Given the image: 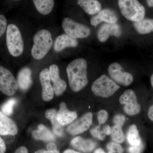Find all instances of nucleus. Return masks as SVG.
<instances>
[{
	"mask_svg": "<svg viewBox=\"0 0 153 153\" xmlns=\"http://www.w3.org/2000/svg\"><path fill=\"white\" fill-rule=\"evenodd\" d=\"M87 68V61L82 58L75 59L67 66L66 72L69 85L73 91H80L88 83Z\"/></svg>",
	"mask_w": 153,
	"mask_h": 153,
	"instance_id": "1",
	"label": "nucleus"
},
{
	"mask_svg": "<svg viewBox=\"0 0 153 153\" xmlns=\"http://www.w3.org/2000/svg\"><path fill=\"white\" fill-rule=\"evenodd\" d=\"M33 42L31 54L36 60L44 58L51 49L53 43L51 33L46 30H40L36 33Z\"/></svg>",
	"mask_w": 153,
	"mask_h": 153,
	"instance_id": "2",
	"label": "nucleus"
},
{
	"mask_svg": "<svg viewBox=\"0 0 153 153\" xmlns=\"http://www.w3.org/2000/svg\"><path fill=\"white\" fill-rule=\"evenodd\" d=\"M118 5L122 14L126 19L134 22L144 19L146 10L142 4L136 0H120Z\"/></svg>",
	"mask_w": 153,
	"mask_h": 153,
	"instance_id": "3",
	"label": "nucleus"
},
{
	"mask_svg": "<svg viewBox=\"0 0 153 153\" xmlns=\"http://www.w3.org/2000/svg\"><path fill=\"white\" fill-rule=\"evenodd\" d=\"M6 44L9 52L13 57H19L24 52V41L21 32L16 25L10 24L8 26Z\"/></svg>",
	"mask_w": 153,
	"mask_h": 153,
	"instance_id": "4",
	"label": "nucleus"
},
{
	"mask_svg": "<svg viewBox=\"0 0 153 153\" xmlns=\"http://www.w3.org/2000/svg\"><path fill=\"white\" fill-rule=\"evenodd\" d=\"M120 88L119 85L105 74H102L96 79L91 87V91L94 95L104 98L111 96Z\"/></svg>",
	"mask_w": 153,
	"mask_h": 153,
	"instance_id": "5",
	"label": "nucleus"
},
{
	"mask_svg": "<svg viewBox=\"0 0 153 153\" xmlns=\"http://www.w3.org/2000/svg\"><path fill=\"white\" fill-rule=\"evenodd\" d=\"M17 80L10 70L0 66V91L5 95L11 96L18 90Z\"/></svg>",
	"mask_w": 153,
	"mask_h": 153,
	"instance_id": "6",
	"label": "nucleus"
},
{
	"mask_svg": "<svg viewBox=\"0 0 153 153\" xmlns=\"http://www.w3.org/2000/svg\"><path fill=\"white\" fill-rule=\"evenodd\" d=\"M62 27L66 35L74 39L87 38L90 35V29L86 25L66 18L62 22Z\"/></svg>",
	"mask_w": 153,
	"mask_h": 153,
	"instance_id": "7",
	"label": "nucleus"
},
{
	"mask_svg": "<svg viewBox=\"0 0 153 153\" xmlns=\"http://www.w3.org/2000/svg\"><path fill=\"white\" fill-rule=\"evenodd\" d=\"M119 102L124 105V111L128 115H135L140 112L141 106L138 102L136 94L131 89L126 90L120 96Z\"/></svg>",
	"mask_w": 153,
	"mask_h": 153,
	"instance_id": "8",
	"label": "nucleus"
},
{
	"mask_svg": "<svg viewBox=\"0 0 153 153\" xmlns=\"http://www.w3.org/2000/svg\"><path fill=\"white\" fill-rule=\"evenodd\" d=\"M108 71L110 77L117 84L128 86L133 81L132 75L125 71L119 63H111L108 67Z\"/></svg>",
	"mask_w": 153,
	"mask_h": 153,
	"instance_id": "9",
	"label": "nucleus"
},
{
	"mask_svg": "<svg viewBox=\"0 0 153 153\" xmlns=\"http://www.w3.org/2000/svg\"><path fill=\"white\" fill-rule=\"evenodd\" d=\"M93 114L88 112L68 126L66 131L71 135H76L84 132L90 128L92 123Z\"/></svg>",
	"mask_w": 153,
	"mask_h": 153,
	"instance_id": "10",
	"label": "nucleus"
},
{
	"mask_svg": "<svg viewBox=\"0 0 153 153\" xmlns=\"http://www.w3.org/2000/svg\"><path fill=\"white\" fill-rule=\"evenodd\" d=\"M49 71L50 79L53 83L54 93L57 96L62 95L66 90L67 84L60 77L58 66L55 64H52L49 67Z\"/></svg>",
	"mask_w": 153,
	"mask_h": 153,
	"instance_id": "11",
	"label": "nucleus"
},
{
	"mask_svg": "<svg viewBox=\"0 0 153 153\" xmlns=\"http://www.w3.org/2000/svg\"><path fill=\"white\" fill-rule=\"evenodd\" d=\"M39 79L42 87V97L45 101H49L54 97V92L53 86L50 83L49 69L45 68L39 74Z\"/></svg>",
	"mask_w": 153,
	"mask_h": 153,
	"instance_id": "12",
	"label": "nucleus"
},
{
	"mask_svg": "<svg viewBox=\"0 0 153 153\" xmlns=\"http://www.w3.org/2000/svg\"><path fill=\"white\" fill-rule=\"evenodd\" d=\"M120 26L116 23H105L101 25L97 33V38L100 42H105L110 36L119 37L121 35Z\"/></svg>",
	"mask_w": 153,
	"mask_h": 153,
	"instance_id": "13",
	"label": "nucleus"
},
{
	"mask_svg": "<svg viewBox=\"0 0 153 153\" xmlns=\"http://www.w3.org/2000/svg\"><path fill=\"white\" fill-rule=\"evenodd\" d=\"M118 21V17L114 11L110 9L101 10L97 15L91 19V24L97 26L102 22L108 24H115Z\"/></svg>",
	"mask_w": 153,
	"mask_h": 153,
	"instance_id": "14",
	"label": "nucleus"
},
{
	"mask_svg": "<svg viewBox=\"0 0 153 153\" xmlns=\"http://www.w3.org/2000/svg\"><path fill=\"white\" fill-rule=\"evenodd\" d=\"M18 132V127L15 122L0 111V135L14 136Z\"/></svg>",
	"mask_w": 153,
	"mask_h": 153,
	"instance_id": "15",
	"label": "nucleus"
},
{
	"mask_svg": "<svg viewBox=\"0 0 153 153\" xmlns=\"http://www.w3.org/2000/svg\"><path fill=\"white\" fill-rule=\"evenodd\" d=\"M76 117V113L69 111L65 102L60 103V109L57 112V119L61 125L65 126L72 123Z\"/></svg>",
	"mask_w": 153,
	"mask_h": 153,
	"instance_id": "16",
	"label": "nucleus"
},
{
	"mask_svg": "<svg viewBox=\"0 0 153 153\" xmlns=\"http://www.w3.org/2000/svg\"><path fill=\"white\" fill-rule=\"evenodd\" d=\"M71 144L73 147L85 153L91 152L97 146V143L94 141L85 139L80 137H76L73 139L71 141Z\"/></svg>",
	"mask_w": 153,
	"mask_h": 153,
	"instance_id": "17",
	"label": "nucleus"
},
{
	"mask_svg": "<svg viewBox=\"0 0 153 153\" xmlns=\"http://www.w3.org/2000/svg\"><path fill=\"white\" fill-rule=\"evenodd\" d=\"M78 44V41L66 34L58 36L55 40L54 49L56 52H60L66 47H76Z\"/></svg>",
	"mask_w": 153,
	"mask_h": 153,
	"instance_id": "18",
	"label": "nucleus"
},
{
	"mask_svg": "<svg viewBox=\"0 0 153 153\" xmlns=\"http://www.w3.org/2000/svg\"><path fill=\"white\" fill-rule=\"evenodd\" d=\"M31 74V70L27 67H25L19 71L17 78V82L18 86L21 90L25 91L30 88L32 84Z\"/></svg>",
	"mask_w": 153,
	"mask_h": 153,
	"instance_id": "19",
	"label": "nucleus"
},
{
	"mask_svg": "<svg viewBox=\"0 0 153 153\" xmlns=\"http://www.w3.org/2000/svg\"><path fill=\"white\" fill-rule=\"evenodd\" d=\"M78 3L82 10L88 15H95L101 10V4L96 0H79Z\"/></svg>",
	"mask_w": 153,
	"mask_h": 153,
	"instance_id": "20",
	"label": "nucleus"
},
{
	"mask_svg": "<svg viewBox=\"0 0 153 153\" xmlns=\"http://www.w3.org/2000/svg\"><path fill=\"white\" fill-rule=\"evenodd\" d=\"M45 116L52 123L54 133L58 136H63L64 134L63 126L57 120V111L54 109L48 110L45 112Z\"/></svg>",
	"mask_w": 153,
	"mask_h": 153,
	"instance_id": "21",
	"label": "nucleus"
},
{
	"mask_svg": "<svg viewBox=\"0 0 153 153\" xmlns=\"http://www.w3.org/2000/svg\"><path fill=\"white\" fill-rule=\"evenodd\" d=\"M33 136L35 139L45 141H52L55 140V137L49 128L42 124L38 126V129L33 132Z\"/></svg>",
	"mask_w": 153,
	"mask_h": 153,
	"instance_id": "22",
	"label": "nucleus"
},
{
	"mask_svg": "<svg viewBox=\"0 0 153 153\" xmlns=\"http://www.w3.org/2000/svg\"><path fill=\"white\" fill-rule=\"evenodd\" d=\"M134 27L140 34H149L153 32V19H144L140 22H134Z\"/></svg>",
	"mask_w": 153,
	"mask_h": 153,
	"instance_id": "23",
	"label": "nucleus"
},
{
	"mask_svg": "<svg viewBox=\"0 0 153 153\" xmlns=\"http://www.w3.org/2000/svg\"><path fill=\"white\" fill-rule=\"evenodd\" d=\"M33 1L36 10L44 15L50 13L55 4L53 0H34Z\"/></svg>",
	"mask_w": 153,
	"mask_h": 153,
	"instance_id": "24",
	"label": "nucleus"
},
{
	"mask_svg": "<svg viewBox=\"0 0 153 153\" xmlns=\"http://www.w3.org/2000/svg\"><path fill=\"white\" fill-rule=\"evenodd\" d=\"M128 142L131 146H138L142 143L139 132L135 125L130 126L126 135Z\"/></svg>",
	"mask_w": 153,
	"mask_h": 153,
	"instance_id": "25",
	"label": "nucleus"
},
{
	"mask_svg": "<svg viewBox=\"0 0 153 153\" xmlns=\"http://www.w3.org/2000/svg\"><path fill=\"white\" fill-rule=\"evenodd\" d=\"M111 135L113 140L115 143H123L125 138L122 127L114 125L111 128Z\"/></svg>",
	"mask_w": 153,
	"mask_h": 153,
	"instance_id": "26",
	"label": "nucleus"
},
{
	"mask_svg": "<svg viewBox=\"0 0 153 153\" xmlns=\"http://www.w3.org/2000/svg\"><path fill=\"white\" fill-rule=\"evenodd\" d=\"M17 100L15 98H11L3 105L1 110L2 112L7 116H10L13 114V108L16 104Z\"/></svg>",
	"mask_w": 153,
	"mask_h": 153,
	"instance_id": "27",
	"label": "nucleus"
},
{
	"mask_svg": "<svg viewBox=\"0 0 153 153\" xmlns=\"http://www.w3.org/2000/svg\"><path fill=\"white\" fill-rule=\"evenodd\" d=\"M100 125H99L91 130V135L94 138L98 139L101 140H102L105 138V134L103 128L102 129L100 127Z\"/></svg>",
	"mask_w": 153,
	"mask_h": 153,
	"instance_id": "28",
	"label": "nucleus"
},
{
	"mask_svg": "<svg viewBox=\"0 0 153 153\" xmlns=\"http://www.w3.org/2000/svg\"><path fill=\"white\" fill-rule=\"evenodd\" d=\"M106 147L109 151L114 153H123V148L117 143L110 142L107 145Z\"/></svg>",
	"mask_w": 153,
	"mask_h": 153,
	"instance_id": "29",
	"label": "nucleus"
},
{
	"mask_svg": "<svg viewBox=\"0 0 153 153\" xmlns=\"http://www.w3.org/2000/svg\"><path fill=\"white\" fill-rule=\"evenodd\" d=\"M108 113L106 111L101 110L99 111L97 114V120L99 125L103 124L106 122L108 118Z\"/></svg>",
	"mask_w": 153,
	"mask_h": 153,
	"instance_id": "30",
	"label": "nucleus"
},
{
	"mask_svg": "<svg viewBox=\"0 0 153 153\" xmlns=\"http://www.w3.org/2000/svg\"><path fill=\"white\" fill-rule=\"evenodd\" d=\"M115 125L122 127L126 121V117L123 115L118 114L116 115L113 120Z\"/></svg>",
	"mask_w": 153,
	"mask_h": 153,
	"instance_id": "31",
	"label": "nucleus"
},
{
	"mask_svg": "<svg viewBox=\"0 0 153 153\" xmlns=\"http://www.w3.org/2000/svg\"><path fill=\"white\" fill-rule=\"evenodd\" d=\"M7 20L3 15H0V38L5 32L7 29Z\"/></svg>",
	"mask_w": 153,
	"mask_h": 153,
	"instance_id": "32",
	"label": "nucleus"
},
{
	"mask_svg": "<svg viewBox=\"0 0 153 153\" xmlns=\"http://www.w3.org/2000/svg\"><path fill=\"white\" fill-rule=\"evenodd\" d=\"M144 145L143 143L138 146H131L129 147L128 149V153H141Z\"/></svg>",
	"mask_w": 153,
	"mask_h": 153,
	"instance_id": "33",
	"label": "nucleus"
},
{
	"mask_svg": "<svg viewBox=\"0 0 153 153\" xmlns=\"http://www.w3.org/2000/svg\"><path fill=\"white\" fill-rule=\"evenodd\" d=\"M47 151H55L57 150V146L55 143H50L47 146Z\"/></svg>",
	"mask_w": 153,
	"mask_h": 153,
	"instance_id": "34",
	"label": "nucleus"
},
{
	"mask_svg": "<svg viewBox=\"0 0 153 153\" xmlns=\"http://www.w3.org/2000/svg\"><path fill=\"white\" fill-rule=\"evenodd\" d=\"M6 151L5 143L4 140L0 137V153H4Z\"/></svg>",
	"mask_w": 153,
	"mask_h": 153,
	"instance_id": "35",
	"label": "nucleus"
},
{
	"mask_svg": "<svg viewBox=\"0 0 153 153\" xmlns=\"http://www.w3.org/2000/svg\"><path fill=\"white\" fill-rule=\"evenodd\" d=\"M15 153H28V150L25 147L22 146L17 149Z\"/></svg>",
	"mask_w": 153,
	"mask_h": 153,
	"instance_id": "36",
	"label": "nucleus"
},
{
	"mask_svg": "<svg viewBox=\"0 0 153 153\" xmlns=\"http://www.w3.org/2000/svg\"><path fill=\"white\" fill-rule=\"evenodd\" d=\"M148 115L149 118L153 122V105L148 110Z\"/></svg>",
	"mask_w": 153,
	"mask_h": 153,
	"instance_id": "37",
	"label": "nucleus"
},
{
	"mask_svg": "<svg viewBox=\"0 0 153 153\" xmlns=\"http://www.w3.org/2000/svg\"><path fill=\"white\" fill-rule=\"evenodd\" d=\"M103 130H104L105 132L106 135H111V128L109 126L106 125L103 126Z\"/></svg>",
	"mask_w": 153,
	"mask_h": 153,
	"instance_id": "38",
	"label": "nucleus"
},
{
	"mask_svg": "<svg viewBox=\"0 0 153 153\" xmlns=\"http://www.w3.org/2000/svg\"><path fill=\"white\" fill-rule=\"evenodd\" d=\"M35 153H60L58 151H49L44 150H39L36 151Z\"/></svg>",
	"mask_w": 153,
	"mask_h": 153,
	"instance_id": "39",
	"label": "nucleus"
},
{
	"mask_svg": "<svg viewBox=\"0 0 153 153\" xmlns=\"http://www.w3.org/2000/svg\"><path fill=\"white\" fill-rule=\"evenodd\" d=\"M94 153H105V152L101 148H98L94 151Z\"/></svg>",
	"mask_w": 153,
	"mask_h": 153,
	"instance_id": "40",
	"label": "nucleus"
},
{
	"mask_svg": "<svg viewBox=\"0 0 153 153\" xmlns=\"http://www.w3.org/2000/svg\"><path fill=\"white\" fill-rule=\"evenodd\" d=\"M146 2L149 7H153V0H148Z\"/></svg>",
	"mask_w": 153,
	"mask_h": 153,
	"instance_id": "41",
	"label": "nucleus"
},
{
	"mask_svg": "<svg viewBox=\"0 0 153 153\" xmlns=\"http://www.w3.org/2000/svg\"><path fill=\"white\" fill-rule=\"evenodd\" d=\"M63 153H79L75 151L72 150L68 149L64 151Z\"/></svg>",
	"mask_w": 153,
	"mask_h": 153,
	"instance_id": "42",
	"label": "nucleus"
},
{
	"mask_svg": "<svg viewBox=\"0 0 153 153\" xmlns=\"http://www.w3.org/2000/svg\"><path fill=\"white\" fill-rule=\"evenodd\" d=\"M151 84H152V86L153 88V74L152 75L151 77Z\"/></svg>",
	"mask_w": 153,
	"mask_h": 153,
	"instance_id": "43",
	"label": "nucleus"
},
{
	"mask_svg": "<svg viewBox=\"0 0 153 153\" xmlns=\"http://www.w3.org/2000/svg\"><path fill=\"white\" fill-rule=\"evenodd\" d=\"M108 153H114L113 152H111V151H109V152H108Z\"/></svg>",
	"mask_w": 153,
	"mask_h": 153,
	"instance_id": "44",
	"label": "nucleus"
}]
</instances>
